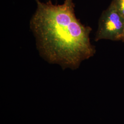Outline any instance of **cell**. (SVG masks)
<instances>
[{"mask_svg":"<svg viewBox=\"0 0 124 124\" xmlns=\"http://www.w3.org/2000/svg\"><path fill=\"white\" fill-rule=\"evenodd\" d=\"M36 1L30 27L42 58L63 70H76L94 56L96 51L89 36L92 29L76 18L73 0H64L61 5Z\"/></svg>","mask_w":124,"mask_h":124,"instance_id":"1","label":"cell"},{"mask_svg":"<svg viewBox=\"0 0 124 124\" xmlns=\"http://www.w3.org/2000/svg\"><path fill=\"white\" fill-rule=\"evenodd\" d=\"M112 2L119 13L124 18V0H113Z\"/></svg>","mask_w":124,"mask_h":124,"instance_id":"3","label":"cell"},{"mask_svg":"<svg viewBox=\"0 0 124 124\" xmlns=\"http://www.w3.org/2000/svg\"><path fill=\"white\" fill-rule=\"evenodd\" d=\"M122 41H124V35L123 36V37H122V40H121Z\"/></svg>","mask_w":124,"mask_h":124,"instance_id":"4","label":"cell"},{"mask_svg":"<svg viewBox=\"0 0 124 124\" xmlns=\"http://www.w3.org/2000/svg\"><path fill=\"white\" fill-rule=\"evenodd\" d=\"M124 34V18L111 2L99 19L95 40H121Z\"/></svg>","mask_w":124,"mask_h":124,"instance_id":"2","label":"cell"}]
</instances>
